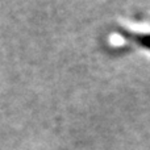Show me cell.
<instances>
[{
  "mask_svg": "<svg viewBox=\"0 0 150 150\" xmlns=\"http://www.w3.org/2000/svg\"><path fill=\"white\" fill-rule=\"evenodd\" d=\"M129 38H133L138 45L150 49V34H128Z\"/></svg>",
  "mask_w": 150,
  "mask_h": 150,
  "instance_id": "obj_1",
  "label": "cell"
}]
</instances>
